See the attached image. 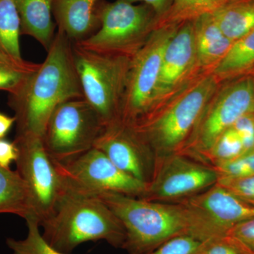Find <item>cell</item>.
Returning a JSON list of instances; mask_svg holds the SVG:
<instances>
[{
	"label": "cell",
	"instance_id": "16",
	"mask_svg": "<svg viewBox=\"0 0 254 254\" xmlns=\"http://www.w3.org/2000/svg\"><path fill=\"white\" fill-rule=\"evenodd\" d=\"M100 0H53V13L58 31L73 43L93 35L100 27L97 9Z\"/></svg>",
	"mask_w": 254,
	"mask_h": 254
},
{
	"label": "cell",
	"instance_id": "31",
	"mask_svg": "<svg viewBox=\"0 0 254 254\" xmlns=\"http://www.w3.org/2000/svg\"><path fill=\"white\" fill-rule=\"evenodd\" d=\"M241 251L236 245L223 237L210 242L202 254H242Z\"/></svg>",
	"mask_w": 254,
	"mask_h": 254
},
{
	"label": "cell",
	"instance_id": "22",
	"mask_svg": "<svg viewBox=\"0 0 254 254\" xmlns=\"http://www.w3.org/2000/svg\"><path fill=\"white\" fill-rule=\"evenodd\" d=\"M21 19L14 0H0V53L23 61L20 50Z\"/></svg>",
	"mask_w": 254,
	"mask_h": 254
},
{
	"label": "cell",
	"instance_id": "34",
	"mask_svg": "<svg viewBox=\"0 0 254 254\" xmlns=\"http://www.w3.org/2000/svg\"><path fill=\"white\" fill-rule=\"evenodd\" d=\"M253 76H254V73Z\"/></svg>",
	"mask_w": 254,
	"mask_h": 254
},
{
	"label": "cell",
	"instance_id": "15",
	"mask_svg": "<svg viewBox=\"0 0 254 254\" xmlns=\"http://www.w3.org/2000/svg\"><path fill=\"white\" fill-rule=\"evenodd\" d=\"M180 201L203 215L222 237L239 222L254 218V204L241 199L218 184Z\"/></svg>",
	"mask_w": 254,
	"mask_h": 254
},
{
	"label": "cell",
	"instance_id": "30",
	"mask_svg": "<svg viewBox=\"0 0 254 254\" xmlns=\"http://www.w3.org/2000/svg\"><path fill=\"white\" fill-rule=\"evenodd\" d=\"M18 157V148L14 141L0 139V166L10 168L11 164L16 163Z\"/></svg>",
	"mask_w": 254,
	"mask_h": 254
},
{
	"label": "cell",
	"instance_id": "27",
	"mask_svg": "<svg viewBox=\"0 0 254 254\" xmlns=\"http://www.w3.org/2000/svg\"><path fill=\"white\" fill-rule=\"evenodd\" d=\"M210 242L192 235L174 237L147 254H202Z\"/></svg>",
	"mask_w": 254,
	"mask_h": 254
},
{
	"label": "cell",
	"instance_id": "7",
	"mask_svg": "<svg viewBox=\"0 0 254 254\" xmlns=\"http://www.w3.org/2000/svg\"><path fill=\"white\" fill-rule=\"evenodd\" d=\"M105 127L93 107L84 98H76L55 108L42 139L52 160L64 163L94 148Z\"/></svg>",
	"mask_w": 254,
	"mask_h": 254
},
{
	"label": "cell",
	"instance_id": "4",
	"mask_svg": "<svg viewBox=\"0 0 254 254\" xmlns=\"http://www.w3.org/2000/svg\"><path fill=\"white\" fill-rule=\"evenodd\" d=\"M220 81L208 72L168 106L130 123L149 147L153 158L181 154Z\"/></svg>",
	"mask_w": 254,
	"mask_h": 254
},
{
	"label": "cell",
	"instance_id": "25",
	"mask_svg": "<svg viewBox=\"0 0 254 254\" xmlns=\"http://www.w3.org/2000/svg\"><path fill=\"white\" fill-rule=\"evenodd\" d=\"M39 64L16 61L0 53V90L16 93Z\"/></svg>",
	"mask_w": 254,
	"mask_h": 254
},
{
	"label": "cell",
	"instance_id": "2",
	"mask_svg": "<svg viewBox=\"0 0 254 254\" xmlns=\"http://www.w3.org/2000/svg\"><path fill=\"white\" fill-rule=\"evenodd\" d=\"M83 98L73 58V43L57 32L46 60L11 94L16 136L43 137L55 108L66 100Z\"/></svg>",
	"mask_w": 254,
	"mask_h": 254
},
{
	"label": "cell",
	"instance_id": "24",
	"mask_svg": "<svg viewBox=\"0 0 254 254\" xmlns=\"http://www.w3.org/2000/svg\"><path fill=\"white\" fill-rule=\"evenodd\" d=\"M27 235L22 240L8 238L6 245L11 254H70L55 250L43 238L39 220L35 217L25 220Z\"/></svg>",
	"mask_w": 254,
	"mask_h": 254
},
{
	"label": "cell",
	"instance_id": "17",
	"mask_svg": "<svg viewBox=\"0 0 254 254\" xmlns=\"http://www.w3.org/2000/svg\"><path fill=\"white\" fill-rule=\"evenodd\" d=\"M193 23L198 67L211 72L234 42L224 34L211 13L200 15L193 20Z\"/></svg>",
	"mask_w": 254,
	"mask_h": 254
},
{
	"label": "cell",
	"instance_id": "33",
	"mask_svg": "<svg viewBox=\"0 0 254 254\" xmlns=\"http://www.w3.org/2000/svg\"><path fill=\"white\" fill-rule=\"evenodd\" d=\"M16 123L14 117H9L0 112V139L4 138Z\"/></svg>",
	"mask_w": 254,
	"mask_h": 254
},
{
	"label": "cell",
	"instance_id": "6",
	"mask_svg": "<svg viewBox=\"0 0 254 254\" xmlns=\"http://www.w3.org/2000/svg\"><path fill=\"white\" fill-rule=\"evenodd\" d=\"M100 27L78 44L104 54L132 58L141 49L158 26V16L149 5L127 0L106 2L97 9Z\"/></svg>",
	"mask_w": 254,
	"mask_h": 254
},
{
	"label": "cell",
	"instance_id": "32",
	"mask_svg": "<svg viewBox=\"0 0 254 254\" xmlns=\"http://www.w3.org/2000/svg\"><path fill=\"white\" fill-rule=\"evenodd\" d=\"M131 3L141 1L143 4L149 5L154 10L158 16V22L166 16L173 4V0H127Z\"/></svg>",
	"mask_w": 254,
	"mask_h": 254
},
{
	"label": "cell",
	"instance_id": "29",
	"mask_svg": "<svg viewBox=\"0 0 254 254\" xmlns=\"http://www.w3.org/2000/svg\"><path fill=\"white\" fill-rule=\"evenodd\" d=\"M232 128L240 135L245 153L254 150V113L248 114L239 119Z\"/></svg>",
	"mask_w": 254,
	"mask_h": 254
},
{
	"label": "cell",
	"instance_id": "13",
	"mask_svg": "<svg viewBox=\"0 0 254 254\" xmlns=\"http://www.w3.org/2000/svg\"><path fill=\"white\" fill-rule=\"evenodd\" d=\"M95 147L123 171L148 185L153 155L131 124L120 120L105 127Z\"/></svg>",
	"mask_w": 254,
	"mask_h": 254
},
{
	"label": "cell",
	"instance_id": "11",
	"mask_svg": "<svg viewBox=\"0 0 254 254\" xmlns=\"http://www.w3.org/2000/svg\"><path fill=\"white\" fill-rule=\"evenodd\" d=\"M158 158L153 162L151 177L141 197L143 199L180 201L208 190L218 182L219 175L213 167L195 163L186 155Z\"/></svg>",
	"mask_w": 254,
	"mask_h": 254
},
{
	"label": "cell",
	"instance_id": "10",
	"mask_svg": "<svg viewBox=\"0 0 254 254\" xmlns=\"http://www.w3.org/2000/svg\"><path fill=\"white\" fill-rule=\"evenodd\" d=\"M16 170L26 183L33 213L39 222L53 211L64 185V178L52 160L41 137L16 136Z\"/></svg>",
	"mask_w": 254,
	"mask_h": 254
},
{
	"label": "cell",
	"instance_id": "19",
	"mask_svg": "<svg viewBox=\"0 0 254 254\" xmlns=\"http://www.w3.org/2000/svg\"><path fill=\"white\" fill-rule=\"evenodd\" d=\"M0 214L35 217L29 190L17 170L0 166Z\"/></svg>",
	"mask_w": 254,
	"mask_h": 254
},
{
	"label": "cell",
	"instance_id": "12",
	"mask_svg": "<svg viewBox=\"0 0 254 254\" xmlns=\"http://www.w3.org/2000/svg\"><path fill=\"white\" fill-rule=\"evenodd\" d=\"M70 184L98 195L104 192L141 198L147 184L123 171L103 151L94 148L64 163H55Z\"/></svg>",
	"mask_w": 254,
	"mask_h": 254
},
{
	"label": "cell",
	"instance_id": "8",
	"mask_svg": "<svg viewBox=\"0 0 254 254\" xmlns=\"http://www.w3.org/2000/svg\"><path fill=\"white\" fill-rule=\"evenodd\" d=\"M180 24H159L131 58L120 120L136 123L153 110L165 48Z\"/></svg>",
	"mask_w": 254,
	"mask_h": 254
},
{
	"label": "cell",
	"instance_id": "28",
	"mask_svg": "<svg viewBox=\"0 0 254 254\" xmlns=\"http://www.w3.org/2000/svg\"><path fill=\"white\" fill-rule=\"evenodd\" d=\"M225 237L244 252L254 254V218L239 222L226 232Z\"/></svg>",
	"mask_w": 254,
	"mask_h": 254
},
{
	"label": "cell",
	"instance_id": "21",
	"mask_svg": "<svg viewBox=\"0 0 254 254\" xmlns=\"http://www.w3.org/2000/svg\"><path fill=\"white\" fill-rule=\"evenodd\" d=\"M254 70V29L235 42L223 59L211 71L219 81L249 74Z\"/></svg>",
	"mask_w": 254,
	"mask_h": 254
},
{
	"label": "cell",
	"instance_id": "23",
	"mask_svg": "<svg viewBox=\"0 0 254 254\" xmlns=\"http://www.w3.org/2000/svg\"><path fill=\"white\" fill-rule=\"evenodd\" d=\"M235 0H173V4L166 16L158 22L180 24L191 21L200 15L213 13Z\"/></svg>",
	"mask_w": 254,
	"mask_h": 254
},
{
	"label": "cell",
	"instance_id": "20",
	"mask_svg": "<svg viewBox=\"0 0 254 254\" xmlns=\"http://www.w3.org/2000/svg\"><path fill=\"white\" fill-rule=\"evenodd\" d=\"M211 14L234 43L254 29V0H235Z\"/></svg>",
	"mask_w": 254,
	"mask_h": 254
},
{
	"label": "cell",
	"instance_id": "3",
	"mask_svg": "<svg viewBox=\"0 0 254 254\" xmlns=\"http://www.w3.org/2000/svg\"><path fill=\"white\" fill-rule=\"evenodd\" d=\"M40 227L46 242L66 254L82 244L101 240L123 248L126 238L121 222L98 195L80 190L65 178L53 211Z\"/></svg>",
	"mask_w": 254,
	"mask_h": 254
},
{
	"label": "cell",
	"instance_id": "9",
	"mask_svg": "<svg viewBox=\"0 0 254 254\" xmlns=\"http://www.w3.org/2000/svg\"><path fill=\"white\" fill-rule=\"evenodd\" d=\"M218 89L198 120L193 134L180 155H202L242 117L254 113L253 74Z\"/></svg>",
	"mask_w": 254,
	"mask_h": 254
},
{
	"label": "cell",
	"instance_id": "5",
	"mask_svg": "<svg viewBox=\"0 0 254 254\" xmlns=\"http://www.w3.org/2000/svg\"><path fill=\"white\" fill-rule=\"evenodd\" d=\"M73 58L83 98L105 126L121 118L131 58L104 54L73 43Z\"/></svg>",
	"mask_w": 254,
	"mask_h": 254
},
{
	"label": "cell",
	"instance_id": "18",
	"mask_svg": "<svg viewBox=\"0 0 254 254\" xmlns=\"http://www.w3.org/2000/svg\"><path fill=\"white\" fill-rule=\"evenodd\" d=\"M14 1L23 33L35 38L48 52L56 34L53 20V0H14Z\"/></svg>",
	"mask_w": 254,
	"mask_h": 254
},
{
	"label": "cell",
	"instance_id": "26",
	"mask_svg": "<svg viewBox=\"0 0 254 254\" xmlns=\"http://www.w3.org/2000/svg\"><path fill=\"white\" fill-rule=\"evenodd\" d=\"M245 153V148L240 135L231 127L222 133L211 148L200 157L211 162L214 165L233 160Z\"/></svg>",
	"mask_w": 254,
	"mask_h": 254
},
{
	"label": "cell",
	"instance_id": "1",
	"mask_svg": "<svg viewBox=\"0 0 254 254\" xmlns=\"http://www.w3.org/2000/svg\"><path fill=\"white\" fill-rule=\"evenodd\" d=\"M98 196L125 229L123 248L130 254H147L164 242L192 235L205 242L221 238L206 219L183 201L165 203L104 192Z\"/></svg>",
	"mask_w": 254,
	"mask_h": 254
},
{
	"label": "cell",
	"instance_id": "14",
	"mask_svg": "<svg viewBox=\"0 0 254 254\" xmlns=\"http://www.w3.org/2000/svg\"><path fill=\"white\" fill-rule=\"evenodd\" d=\"M198 69L191 20L181 23L165 48L155 88L153 108L150 113L159 105L170 100L171 95L181 88L185 82L187 83L190 76L193 77Z\"/></svg>",
	"mask_w": 254,
	"mask_h": 254
}]
</instances>
